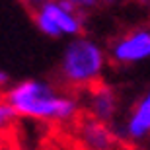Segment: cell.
Here are the masks:
<instances>
[{"instance_id": "7a4b0ae2", "label": "cell", "mask_w": 150, "mask_h": 150, "mask_svg": "<svg viewBox=\"0 0 150 150\" xmlns=\"http://www.w3.org/2000/svg\"><path fill=\"white\" fill-rule=\"evenodd\" d=\"M107 62V49L96 39L78 35L68 39L59 61V80L64 88L74 92H88L103 82Z\"/></svg>"}, {"instance_id": "5b68a950", "label": "cell", "mask_w": 150, "mask_h": 150, "mask_svg": "<svg viewBox=\"0 0 150 150\" xmlns=\"http://www.w3.org/2000/svg\"><path fill=\"white\" fill-rule=\"evenodd\" d=\"M80 103L88 111L90 119L111 125L119 115L121 98H119V94L113 86L101 82L98 86H94L92 90L84 92V101H80Z\"/></svg>"}, {"instance_id": "30bf717a", "label": "cell", "mask_w": 150, "mask_h": 150, "mask_svg": "<svg viewBox=\"0 0 150 150\" xmlns=\"http://www.w3.org/2000/svg\"><path fill=\"white\" fill-rule=\"evenodd\" d=\"M0 148H2V144H0Z\"/></svg>"}, {"instance_id": "ba28073f", "label": "cell", "mask_w": 150, "mask_h": 150, "mask_svg": "<svg viewBox=\"0 0 150 150\" xmlns=\"http://www.w3.org/2000/svg\"><path fill=\"white\" fill-rule=\"evenodd\" d=\"M18 117L16 113L12 111V107L6 103V100L0 96V144H2V140L10 134V131L14 129L16 125Z\"/></svg>"}, {"instance_id": "8fae6325", "label": "cell", "mask_w": 150, "mask_h": 150, "mask_svg": "<svg viewBox=\"0 0 150 150\" xmlns=\"http://www.w3.org/2000/svg\"><path fill=\"white\" fill-rule=\"evenodd\" d=\"M0 150H2V148H0Z\"/></svg>"}, {"instance_id": "8992f818", "label": "cell", "mask_w": 150, "mask_h": 150, "mask_svg": "<svg viewBox=\"0 0 150 150\" xmlns=\"http://www.w3.org/2000/svg\"><path fill=\"white\" fill-rule=\"evenodd\" d=\"M123 139L129 142H144L150 139V86L133 103L121 127Z\"/></svg>"}, {"instance_id": "277c9868", "label": "cell", "mask_w": 150, "mask_h": 150, "mask_svg": "<svg viewBox=\"0 0 150 150\" xmlns=\"http://www.w3.org/2000/svg\"><path fill=\"white\" fill-rule=\"evenodd\" d=\"M109 61L119 67H133L150 59V28H134L117 35L107 49Z\"/></svg>"}, {"instance_id": "6da1fadb", "label": "cell", "mask_w": 150, "mask_h": 150, "mask_svg": "<svg viewBox=\"0 0 150 150\" xmlns=\"http://www.w3.org/2000/svg\"><path fill=\"white\" fill-rule=\"evenodd\" d=\"M2 98L16 117L37 123H72L82 107L78 96L39 78H28L12 84L4 90Z\"/></svg>"}, {"instance_id": "3957f363", "label": "cell", "mask_w": 150, "mask_h": 150, "mask_svg": "<svg viewBox=\"0 0 150 150\" xmlns=\"http://www.w3.org/2000/svg\"><path fill=\"white\" fill-rule=\"evenodd\" d=\"M98 2L43 0L29 2L28 10L35 28L49 39H74L82 35L86 12Z\"/></svg>"}, {"instance_id": "52a82bcc", "label": "cell", "mask_w": 150, "mask_h": 150, "mask_svg": "<svg viewBox=\"0 0 150 150\" xmlns=\"http://www.w3.org/2000/svg\"><path fill=\"white\" fill-rule=\"evenodd\" d=\"M76 139L84 150H115L119 142L117 133L111 129V125L94 121L90 117L80 121L76 129Z\"/></svg>"}, {"instance_id": "9c48e42d", "label": "cell", "mask_w": 150, "mask_h": 150, "mask_svg": "<svg viewBox=\"0 0 150 150\" xmlns=\"http://www.w3.org/2000/svg\"><path fill=\"white\" fill-rule=\"evenodd\" d=\"M8 82H10V80H8V74L0 68V90H6V88H8Z\"/></svg>"}]
</instances>
